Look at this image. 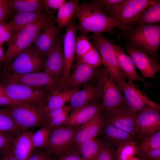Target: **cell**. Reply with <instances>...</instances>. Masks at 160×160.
I'll use <instances>...</instances> for the list:
<instances>
[{"instance_id":"27","label":"cell","mask_w":160,"mask_h":160,"mask_svg":"<svg viewBox=\"0 0 160 160\" xmlns=\"http://www.w3.org/2000/svg\"><path fill=\"white\" fill-rule=\"evenodd\" d=\"M79 87L73 89H65L63 90H55L50 92L46 105L43 108L44 116L50 111L63 107L69 102L73 94Z\"/></svg>"},{"instance_id":"34","label":"cell","mask_w":160,"mask_h":160,"mask_svg":"<svg viewBox=\"0 0 160 160\" xmlns=\"http://www.w3.org/2000/svg\"><path fill=\"white\" fill-rule=\"evenodd\" d=\"M142 139L137 144L139 156L160 146V130Z\"/></svg>"},{"instance_id":"7","label":"cell","mask_w":160,"mask_h":160,"mask_svg":"<svg viewBox=\"0 0 160 160\" xmlns=\"http://www.w3.org/2000/svg\"><path fill=\"white\" fill-rule=\"evenodd\" d=\"M44 107L34 104H22L8 106L4 109L12 117L22 132L44 124Z\"/></svg>"},{"instance_id":"26","label":"cell","mask_w":160,"mask_h":160,"mask_svg":"<svg viewBox=\"0 0 160 160\" xmlns=\"http://www.w3.org/2000/svg\"><path fill=\"white\" fill-rule=\"evenodd\" d=\"M102 131L111 146L117 148L126 143L135 140V136L107 122L105 119Z\"/></svg>"},{"instance_id":"19","label":"cell","mask_w":160,"mask_h":160,"mask_svg":"<svg viewBox=\"0 0 160 160\" xmlns=\"http://www.w3.org/2000/svg\"><path fill=\"white\" fill-rule=\"evenodd\" d=\"M105 119L102 110L91 120L78 127L72 148L76 149L83 142L95 138L101 132Z\"/></svg>"},{"instance_id":"5","label":"cell","mask_w":160,"mask_h":160,"mask_svg":"<svg viewBox=\"0 0 160 160\" xmlns=\"http://www.w3.org/2000/svg\"><path fill=\"white\" fill-rule=\"evenodd\" d=\"M95 79L100 91L102 110L106 116L127 105L121 88L105 68H100Z\"/></svg>"},{"instance_id":"44","label":"cell","mask_w":160,"mask_h":160,"mask_svg":"<svg viewBox=\"0 0 160 160\" xmlns=\"http://www.w3.org/2000/svg\"><path fill=\"white\" fill-rule=\"evenodd\" d=\"M20 104L12 100L8 95L3 86L0 83V105H17Z\"/></svg>"},{"instance_id":"30","label":"cell","mask_w":160,"mask_h":160,"mask_svg":"<svg viewBox=\"0 0 160 160\" xmlns=\"http://www.w3.org/2000/svg\"><path fill=\"white\" fill-rule=\"evenodd\" d=\"M5 2L10 10L16 12L33 11L45 9L41 0H5Z\"/></svg>"},{"instance_id":"23","label":"cell","mask_w":160,"mask_h":160,"mask_svg":"<svg viewBox=\"0 0 160 160\" xmlns=\"http://www.w3.org/2000/svg\"><path fill=\"white\" fill-rule=\"evenodd\" d=\"M83 89L75 92L69 101L72 110L90 103L96 102L101 98V92L97 85L90 81L84 85Z\"/></svg>"},{"instance_id":"11","label":"cell","mask_w":160,"mask_h":160,"mask_svg":"<svg viewBox=\"0 0 160 160\" xmlns=\"http://www.w3.org/2000/svg\"><path fill=\"white\" fill-rule=\"evenodd\" d=\"M78 128L60 126L52 128L44 149L55 156L70 149L72 148Z\"/></svg>"},{"instance_id":"48","label":"cell","mask_w":160,"mask_h":160,"mask_svg":"<svg viewBox=\"0 0 160 160\" xmlns=\"http://www.w3.org/2000/svg\"><path fill=\"white\" fill-rule=\"evenodd\" d=\"M28 160H53L51 155L45 150L38 151L31 154Z\"/></svg>"},{"instance_id":"42","label":"cell","mask_w":160,"mask_h":160,"mask_svg":"<svg viewBox=\"0 0 160 160\" xmlns=\"http://www.w3.org/2000/svg\"><path fill=\"white\" fill-rule=\"evenodd\" d=\"M53 160H82L76 150L71 148L67 151L55 156Z\"/></svg>"},{"instance_id":"32","label":"cell","mask_w":160,"mask_h":160,"mask_svg":"<svg viewBox=\"0 0 160 160\" xmlns=\"http://www.w3.org/2000/svg\"><path fill=\"white\" fill-rule=\"evenodd\" d=\"M0 131L14 137L21 132L12 117L4 109H0Z\"/></svg>"},{"instance_id":"2","label":"cell","mask_w":160,"mask_h":160,"mask_svg":"<svg viewBox=\"0 0 160 160\" xmlns=\"http://www.w3.org/2000/svg\"><path fill=\"white\" fill-rule=\"evenodd\" d=\"M52 18L51 13L47 11L37 21L23 29L8 42L2 61L6 67L19 54L31 45L44 27Z\"/></svg>"},{"instance_id":"39","label":"cell","mask_w":160,"mask_h":160,"mask_svg":"<svg viewBox=\"0 0 160 160\" xmlns=\"http://www.w3.org/2000/svg\"><path fill=\"white\" fill-rule=\"evenodd\" d=\"M13 36L12 31L8 23L0 21V45L9 42Z\"/></svg>"},{"instance_id":"10","label":"cell","mask_w":160,"mask_h":160,"mask_svg":"<svg viewBox=\"0 0 160 160\" xmlns=\"http://www.w3.org/2000/svg\"><path fill=\"white\" fill-rule=\"evenodd\" d=\"M46 58L31 45L13 60L5 71L19 74L41 72L44 70Z\"/></svg>"},{"instance_id":"40","label":"cell","mask_w":160,"mask_h":160,"mask_svg":"<svg viewBox=\"0 0 160 160\" xmlns=\"http://www.w3.org/2000/svg\"><path fill=\"white\" fill-rule=\"evenodd\" d=\"M15 137L0 131V152L12 151V143Z\"/></svg>"},{"instance_id":"31","label":"cell","mask_w":160,"mask_h":160,"mask_svg":"<svg viewBox=\"0 0 160 160\" xmlns=\"http://www.w3.org/2000/svg\"><path fill=\"white\" fill-rule=\"evenodd\" d=\"M101 144L95 137L83 142L75 150L82 160H96Z\"/></svg>"},{"instance_id":"22","label":"cell","mask_w":160,"mask_h":160,"mask_svg":"<svg viewBox=\"0 0 160 160\" xmlns=\"http://www.w3.org/2000/svg\"><path fill=\"white\" fill-rule=\"evenodd\" d=\"M102 110L101 105L97 102L89 103L72 110L61 126L78 127L91 120Z\"/></svg>"},{"instance_id":"24","label":"cell","mask_w":160,"mask_h":160,"mask_svg":"<svg viewBox=\"0 0 160 160\" xmlns=\"http://www.w3.org/2000/svg\"><path fill=\"white\" fill-rule=\"evenodd\" d=\"M47 11L44 9L33 11L16 12L8 23L12 30L13 36L25 27L37 21Z\"/></svg>"},{"instance_id":"20","label":"cell","mask_w":160,"mask_h":160,"mask_svg":"<svg viewBox=\"0 0 160 160\" xmlns=\"http://www.w3.org/2000/svg\"><path fill=\"white\" fill-rule=\"evenodd\" d=\"M63 37L60 34L54 48L46 58L44 68V71L52 77L62 80L64 71L62 48Z\"/></svg>"},{"instance_id":"3","label":"cell","mask_w":160,"mask_h":160,"mask_svg":"<svg viewBox=\"0 0 160 160\" xmlns=\"http://www.w3.org/2000/svg\"><path fill=\"white\" fill-rule=\"evenodd\" d=\"M122 39L157 59L160 45V25H137L131 32L125 31Z\"/></svg>"},{"instance_id":"52","label":"cell","mask_w":160,"mask_h":160,"mask_svg":"<svg viewBox=\"0 0 160 160\" xmlns=\"http://www.w3.org/2000/svg\"><path fill=\"white\" fill-rule=\"evenodd\" d=\"M131 160H141V159L137 156H135Z\"/></svg>"},{"instance_id":"29","label":"cell","mask_w":160,"mask_h":160,"mask_svg":"<svg viewBox=\"0 0 160 160\" xmlns=\"http://www.w3.org/2000/svg\"><path fill=\"white\" fill-rule=\"evenodd\" d=\"M79 4L77 0L66 1L57 9L56 22L59 28L67 25L74 16Z\"/></svg>"},{"instance_id":"15","label":"cell","mask_w":160,"mask_h":160,"mask_svg":"<svg viewBox=\"0 0 160 160\" xmlns=\"http://www.w3.org/2000/svg\"><path fill=\"white\" fill-rule=\"evenodd\" d=\"M74 16L67 26L66 31L63 36L64 71L63 80L67 79L71 74L73 62L76 56L75 43L78 30Z\"/></svg>"},{"instance_id":"28","label":"cell","mask_w":160,"mask_h":160,"mask_svg":"<svg viewBox=\"0 0 160 160\" xmlns=\"http://www.w3.org/2000/svg\"><path fill=\"white\" fill-rule=\"evenodd\" d=\"M160 22V0H154L142 11L135 23L136 25H142L156 24Z\"/></svg>"},{"instance_id":"38","label":"cell","mask_w":160,"mask_h":160,"mask_svg":"<svg viewBox=\"0 0 160 160\" xmlns=\"http://www.w3.org/2000/svg\"><path fill=\"white\" fill-rule=\"evenodd\" d=\"M96 160H116V150L107 144L102 143Z\"/></svg>"},{"instance_id":"12","label":"cell","mask_w":160,"mask_h":160,"mask_svg":"<svg viewBox=\"0 0 160 160\" xmlns=\"http://www.w3.org/2000/svg\"><path fill=\"white\" fill-rule=\"evenodd\" d=\"M123 49L131 57L142 76L144 78L156 79L155 74L160 70V65L156 59L127 42Z\"/></svg>"},{"instance_id":"4","label":"cell","mask_w":160,"mask_h":160,"mask_svg":"<svg viewBox=\"0 0 160 160\" xmlns=\"http://www.w3.org/2000/svg\"><path fill=\"white\" fill-rule=\"evenodd\" d=\"M89 39L92 46L97 51L102 63L114 81L120 87L127 79L118 64L113 49L114 40L110 39L103 33H94Z\"/></svg>"},{"instance_id":"1","label":"cell","mask_w":160,"mask_h":160,"mask_svg":"<svg viewBox=\"0 0 160 160\" xmlns=\"http://www.w3.org/2000/svg\"><path fill=\"white\" fill-rule=\"evenodd\" d=\"M74 16L78 21V30L81 34L105 32L114 35L116 31V28L130 32L109 17L92 1L79 4Z\"/></svg>"},{"instance_id":"6","label":"cell","mask_w":160,"mask_h":160,"mask_svg":"<svg viewBox=\"0 0 160 160\" xmlns=\"http://www.w3.org/2000/svg\"><path fill=\"white\" fill-rule=\"evenodd\" d=\"M0 83L9 97L20 104L44 106L50 93L43 89L9 81L1 78Z\"/></svg>"},{"instance_id":"45","label":"cell","mask_w":160,"mask_h":160,"mask_svg":"<svg viewBox=\"0 0 160 160\" xmlns=\"http://www.w3.org/2000/svg\"><path fill=\"white\" fill-rule=\"evenodd\" d=\"M69 110H72L69 105L53 110L48 112L45 116V123L52 119L61 114L65 111Z\"/></svg>"},{"instance_id":"18","label":"cell","mask_w":160,"mask_h":160,"mask_svg":"<svg viewBox=\"0 0 160 160\" xmlns=\"http://www.w3.org/2000/svg\"><path fill=\"white\" fill-rule=\"evenodd\" d=\"M60 34L59 28L55 25L52 18L44 27L33 42V46L46 58L54 48Z\"/></svg>"},{"instance_id":"25","label":"cell","mask_w":160,"mask_h":160,"mask_svg":"<svg viewBox=\"0 0 160 160\" xmlns=\"http://www.w3.org/2000/svg\"><path fill=\"white\" fill-rule=\"evenodd\" d=\"M33 134L28 130L21 132L15 137L12 151L18 160H28L32 153Z\"/></svg>"},{"instance_id":"13","label":"cell","mask_w":160,"mask_h":160,"mask_svg":"<svg viewBox=\"0 0 160 160\" xmlns=\"http://www.w3.org/2000/svg\"><path fill=\"white\" fill-rule=\"evenodd\" d=\"M121 88L127 105L135 113L148 108L160 109V105L150 99L146 93L134 83L126 81Z\"/></svg>"},{"instance_id":"8","label":"cell","mask_w":160,"mask_h":160,"mask_svg":"<svg viewBox=\"0 0 160 160\" xmlns=\"http://www.w3.org/2000/svg\"><path fill=\"white\" fill-rule=\"evenodd\" d=\"M0 77L9 81L43 89L50 92L63 90L64 81L54 78L44 71L19 74L4 71L0 73Z\"/></svg>"},{"instance_id":"46","label":"cell","mask_w":160,"mask_h":160,"mask_svg":"<svg viewBox=\"0 0 160 160\" xmlns=\"http://www.w3.org/2000/svg\"><path fill=\"white\" fill-rule=\"evenodd\" d=\"M139 156L141 160H160V146Z\"/></svg>"},{"instance_id":"9","label":"cell","mask_w":160,"mask_h":160,"mask_svg":"<svg viewBox=\"0 0 160 160\" xmlns=\"http://www.w3.org/2000/svg\"><path fill=\"white\" fill-rule=\"evenodd\" d=\"M154 1L124 0L113 7L108 16L130 32L140 14Z\"/></svg>"},{"instance_id":"17","label":"cell","mask_w":160,"mask_h":160,"mask_svg":"<svg viewBox=\"0 0 160 160\" xmlns=\"http://www.w3.org/2000/svg\"><path fill=\"white\" fill-rule=\"evenodd\" d=\"M100 67H93L83 63L76 62L73 65V72L67 79L64 81L63 89H74L95 79Z\"/></svg>"},{"instance_id":"49","label":"cell","mask_w":160,"mask_h":160,"mask_svg":"<svg viewBox=\"0 0 160 160\" xmlns=\"http://www.w3.org/2000/svg\"><path fill=\"white\" fill-rule=\"evenodd\" d=\"M12 12L7 6L5 0H0V21L5 22Z\"/></svg>"},{"instance_id":"43","label":"cell","mask_w":160,"mask_h":160,"mask_svg":"<svg viewBox=\"0 0 160 160\" xmlns=\"http://www.w3.org/2000/svg\"><path fill=\"white\" fill-rule=\"evenodd\" d=\"M71 111V110H69L65 111L60 115L50 120L45 124L52 128L61 126Z\"/></svg>"},{"instance_id":"50","label":"cell","mask_w":160,"mask_h":160,"mask_svg":"<svg viewBox=\"0 0 160 160\" xmlns=\"http://www.w3.org/2000/svg\"><path fill=\"white\" fill-rule=\"evenodd\" d=\"M0 160H18L12 151L0 152Z\"/></svg>"},{"instance_id":"14","label":"cell","mask_w":160,"mask_h":160,"mask_svg":"<svg viewBox=\"0 0 160 160\" xmlns=\"http://www.w3.org/2000/svg\"><path fill=\"white\" fill-rule=\"evenodd\" d=\"M135 121L139 138L153 134L160 130V109H143L136 113Z\"/></svg>"},{"instance_id":"33","label":"cell","mask_w":160,"mask_h":160,"mask_svg":"<svg viewBox=\"0 0 160 160\" xmlns=\"http://www.w3.org/2000/svg\"><path fill=\"white\" fill-rule=\"evenodd\" d=\"M136 140L126 143L117 148L116 160H131L138 155V151Z\"/></svg>"},{"instance_id":"47","label":"cell","mask_w":160,"mask_h":160,"mask_svg":"<svg viewBox=\"0 0 160 160\" xmlns=\"http://www.w3.org/2000/svg\"><path fill=\"white\" fill-rule=\"evenodd\" d=\"M44 8L47 9L57 10L66 1L65 0H41Z\"/></svg>"},{"instance_id":"41","label":"cell","mask_w":160,"mask_h":160,"mask_svg":"<svg viewBox=\"0 0 160 160\" xmlns=\"http://www.w3.org/2000/svg\"><path fill=\"white\" fill-rule=\"evenodd\" d=\"M124 0H94L92 1L97 5L107 15L112 8Z\"/></svg>"},{"instance_id":"16","label":"cell","mask_w":160,"mask_h":160,"mask_svg":"<svg viewBox=\"0 0 160 160\" xmlns=\"http://www.w3.org/2000/svg\"><path fill=\"white\" fill-rule=\"evenodd\" d=\"M136 113L126 105L106 116L105 121L133 135H137Z\"/></svg>"},{"instance_id":"36","label":"cell","mask_w":160,"mask_h":160,"mask_svg":"<svg viewBox=\"0 0 160 160\" xmlns=\"http://www.w3.org/2000/svg\"><path fill=\"white\" fill-rule=\"evenodd\" d=\"M76 61L95 68L100 67L102 64L101 59L99 52L93 46L82 56L76 59Z\"/></svg>"},{"instance_id":"21","label":"cell","mask_w":160,"mask_h":160,"mask_svg":"<svg viewBox=\"0 0 160 160\" xmlns=\"http://www.w3.org/2000/svg\"><path fill=\"white\" fill-rule=\"evenodd\" d=\"M113 49L119 66L128 79V82L133 83L137 81L143 83L145 89L152 88L151 84L146 82L145 78L138 74L133 60L124 52L123 48L115 44Z\"/></svg>"},{"instance_id":"35","label":"cell","mask_w":160,"mask_h":160,"mask_svg":"<svg viewBox=\"0 0 160 160\" xmlns=\"http://www.w3.org/2000/svg\"><path fill=\"white\" fill-rule=\"evenodd\" d=\"M52 128L49 125L44 124L33 134L32 140L33 151L35 148L44 149Z\"/></svg>"},{"instance_id":"37","label":"cell","mask_w":160,"mask_h":160,"mask_svg":"<svg viewBox=\"0 0 160 160\" xmlns=\"http://www.w3.org/2000/svg\"><path fill=\"white\" fill-rule=\"evenodd\" d=\"M92 46L89 37L86 34H81L76 37L75 43L76 59L82 56Z\"/></svg>"},{"instance_id":"51","label":"cell","mask_w":160,"mask_h":160,"mask_svg":"<svg viewBox=\"0 0 160 160\" xmlns=\"http://www.w3.org/2000/svg\"><path fill=\"white\" fill-rule=\"evenodd\" d=\"M4 55L5 53L4 52L3 49L1 46L0 45V66L1 65V63L2 62Z\"/></svg>"}]
</instances>
